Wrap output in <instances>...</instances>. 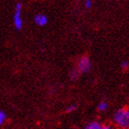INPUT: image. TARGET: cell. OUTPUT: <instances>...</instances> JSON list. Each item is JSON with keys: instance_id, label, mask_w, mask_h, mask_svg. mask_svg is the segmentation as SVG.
Here are the masks:
<instances>
[{"instance_id": "cell-1", "label": "cell", "mask_w": 129, "mask_h": 129, "mask_svg": "<svg viewBox=\"0 0 129 129\" xmlns=\"http://www.w3.org/2000/svg\"><path fill=\"white\" fill-rule=\"evenodd\" d=\"M113 121L116 125H118L123 128L129 127V110L126 108H121L119 109L114 114Z\"/></svg>"}, {"instance_id": "cell-2", "label": "cell", "mask_w": 129, "mask_h": 129, "mask_svg": "<svg viewBox=\"0 0 129 129\" xmlns=\"http://www.w3.org/2000/svg\"><path fill=\"white\" fill-rule=\"evenodd\" d=\"M21 8H22V5L20 3H18L16 5V8H15L16 11H15V14H14V17H13L14 25H15L17 30H21L22 28Z\"/></svg>"}, {"instance_id": "cell-3", "label": "cell", "mask_w": 129, "mask_h": 129, "mask_svg": "<svg viewBox=\"0 0 129 129\" xmlns=\"http://www.w3.org/2000/svg\"><path fill=\"white\" fill-rule=\"evenodd\" d=\"M90 61H89V57L84 56L79 59L78 64V71L81 73H88L90 69Z\"/></svg>"}, {"instance_id": "cell-4", "label": "cell", "mask_w": 129, "mask_h": 129, "mask_svg": "<svg viewBox=\"0 0 129 129\" xmlns=\"http://www.w3.org/2000/svg\"><path fill=\"white\" fill-rule=\"evenodd\" d=\"M47 21H48L47 17L45 15H43V14H38L34 18V22L38 26H44L47 23Z\"/></svg>"}, {"instance_id": "cell-5", "label": "cell", "mask_w": 129, "mask_h": 129, "mask_svg": "<svg viewBox=\"0 0 129 129\" xmlns=\"http://www.w3.org/2000/svg\"><path fill=\"white\" fill-rule=\"evenodd\" d=\"M86 129H102V125L98 122H91L86 125Z\"/></svg>"}, {"instance_id": "cell-6", "label": "cell", "mask_w": 129, "mask_h": 129, "mask_svg": "<svg viewBox=\"0 0 129 129\" xmlns=\"http://www.w3.org/2000/svg\"><path fill=\"white\" fill-rule=\"evenodd\" d=\"M107 108H108V104H107V102H101V103L98 105V110L101 111V112H103V111H105Z\"/></svg>"}, {"instance_id": "cell-7", "label": "cell", "mask_w": 129, "mask_h": 129, "mask_svg": "<svg viewBox=\"0 0 129 129\" xmlns=\"http://www.w3.org/2000/svg\"><path fill=\"white\" fill-rule=\"evenodd\" d=\"M6 118H7V115H6V113L3 112V111H0V125H2L4 124V122H5Z\"/></svg>"}, {"instance_id": "cell-8", "label": "cell", "mask_w": 129, "mask_h": 129, "mask_svg": "<svg viewBox=\"0 0 129 129\" xmlns=\"http://www.w3.org/2000/svg\"><path fill=\"white\" fill-rule=\"evenodd\" d=\"M70 76H71V78H72L73 80H76L78 77V72H77V70H73L70 73Z\"/></svg>"}, {"instance_id": "cell-9", "label": "cell", "mask_w": 129, "mask_h": 129, "mask_svg": "<svg viewBox=\"0 0 129 129\" xmlns=\"http://www.w3.org/2000/svg\"><path fill=\"white\" fill-rule=\"evenodd\" d=\"M77 108H78L77 105H70V106H68V107L67 108L66 111H67V113H72V112H74Z\"/></svg>"}, {"instance_id": "cell-10", "label": "cell", "mask_w": 129, "mask_h": 129, "mask_svg": "<svg viewBox=\"0 0 129 129\" xmlns=\"http://www.w3.org/2000/svg\"><path fill=\"white\" fill-rule=\"evenodd\" d=\"M91 6H92L91 0H86V2H85V8H91Z\"/></svg>"}, {"instance_id": "cell-11", "label": "cell", "mask_w": 129, "mask_h": 129, "mask_svg": "<svg viewBox=\"0 0 129 129\" xmlns=\"http://www.w3.org/2000/svg\"><path fill=\"white\" fill-rule=\"evenodd\" d=\"M129 66V64L127 62H125V61H124V62H122L121 64V67L122 68H124V69H125V68H127Z\"/></svg>"}]
</instances>
